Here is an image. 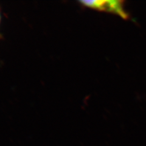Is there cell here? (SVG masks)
I'll use <instances>...</instances> for the list:
<instances>
[{
	"label": "cell",
	"instance_id": "cell-1",
	"mask_svg": "<svg viewBox=\"0 0 146 146\" xmlns=\"http://www.w3.org/2000/svg\"><path fill=\"white\" fill-rule=\"evenodd\" d=\"M84 3L99 10L115 13L124 19L128 18V14L124 9V4L122 1H86Z\"/></svg>",
	"mask_w": 146,
	"mask_h": 146
}]
</instances>
